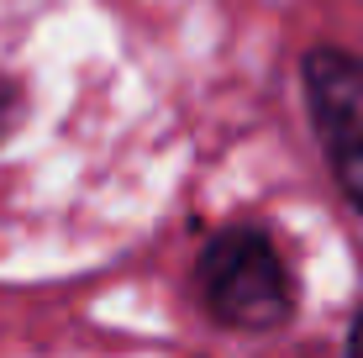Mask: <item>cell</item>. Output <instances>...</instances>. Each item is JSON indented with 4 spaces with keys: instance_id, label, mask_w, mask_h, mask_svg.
<instances>
[{
    "instance_id": "obj_4",
    "label": "cell",
    "mask_w": 363,
    "mask_h": 358,
    "mask_svg": "<svg viewBox=\"0 0 363 358\" xmlns=\"http://www.w3.org/2000/svg\"><path fill=\"white\" fill-rule=\"evenodd\" d=\"M347 358H363V306H358L353 322H347Z\"/></svg>"
},
{
    "instance_id": "obj_3",
    "label": "cell",
    "mask_w": 363,
    "mask_h": 358,
    "mask_svg": "<svg viewBox=\"0 0 363 358\" xmlns=\"http://www.w3.org/2000/svg\"><path fill=\"white\" fill-rule=\"evenodd\" d=\"M11 121H16V90H11V84L0 79V138L11 132Z\"/></svg>"
},
{
    "instance_id": "obj_2",
    "label": "cell",
    "mask_w": 363,
    "mask_h": 358,
    "mask_svg": "<svg viewBox=\"0 0 363 358\" xmlns=\"http://www.w3.org/2000/svg\"><path fill=\"white\" fill-rule=\"evenodd\" d=\"M300 84L321 153L353 211L363 216V58L342 47H311L300 58Z\"/></svg>"
},
{
    "instance_id": "obj_1",
    "label": "cell",
    "mask_w": 363,
    "mask_h": 358,
    "mask_svg": "<svg viewBox=\"0 0 363 358\" xmlns=\"http://www.w3.org/2000/svg\"><path fill=\"white\" fill-rule=\"evenodd\" d=\"M195 290L206 311L237 332H269L295 311V279L258 227H221L195 258Z\"/></svg>"
}]
</instances>
